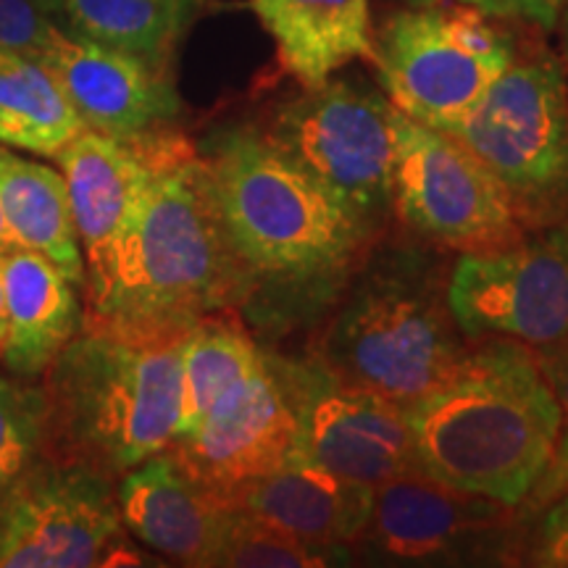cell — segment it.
<instances>
[{"instance_id":"d4e9b609","label":"cell","mask_w":568,"mask_h":568,"mask_svg":"<svg viewBox=\"0 0 568 568\" xmlns=\"http://www.w3.org/2000/svg\"><path fill=\"white\" fill-rule=\"evenodd\" d=\"M351 564V548L305 542L232 506L211 568H326Z\"/></svg>"},{"instance_id":"ba28073f","label":"cell","mask_w":568,"mask_h":568,"mask_svg":"<svg viewBox=\"0 0 568 568\" xmlns=\"http://www.w3.org/2000/svg\"><path fill=\"white\" fill-rule=\"evenodd\" d=\"M495 21L460 0L389 17L372 53L387 101L418 124H456L518 55L514 34Z\"/></svg>"},{"instance_id":"9c48e42d","label":"cell","mask_w":568,"mask_h":568,"mask_svg":"<svg viewBox=\"0 0 568 568\" xmlns=\"http://www.w3.org/2000/svg\"><path fill=\"white\" fill-rule=\"evenodd\" d=\"M527 529L518 506L403 474L376 487L351 552L368 566H518Z\"/></svg>"},{"instance_id":"e0dca14e","label":"cell","mask_w":568,"mask_h":568,"mask_svg":"<svg viewBox=\"0 0 568 568\" xmlns=\"http://www.w3.org/2000/svg\"><path fill=\"white\" fill-rule=\"evenodd\" d=\"M374 485L347 479L293 450L280 468L232 495L230 506L326 548H351L368 524Z\"/></svg>"},{"instance_id":"f1b7e54d","label":"cell","mask_w":568,"mask_h":568,"mask_svg":"<svg viewBox=\"0 0 568 568\" xmlns=\"http://www.w3.org/2000/svg\"><path fill=\"white\" fill-rule=\"evenodd\" d=\"M460 3L474 6L497 21L535 24L542 32L556 30L560 11H564V0H460Z\"/></svg>"},{"instance_id":"3957f363","label":"cell","mask_w":568,"mask_h":568,"mask_svg":"<svg viewBox=\"0 0 568 568\" xmlns=\"http://www.w3.org/2000/svg\"><path fill=\"white\" fill-rule=\"evenodd\" d=\"M416 474L521 506L548 468L564 410L529 345L474 339L456 368L403 406Z\"/></svg>"},{"instance_id":"52a82bcc","label":"cell","mask_w":568,"mask_h":568,"mask_svg":"<svg viewBox=\"0 0 568 568\" xmlns=\"http://www.w3.org/2000/svg\"><path fill=\"white\" fill-rule=\"evenodd\" d=\"M393 103L366 84L326 80L276 105L258 126L372 237L393 219Z\"/></svg>"},{"instance_id":"4dcf8cb0","label":"cell","mask_w":568,"mask_h":568,"mask_svg":"<svg viewBox=\"0 0 568 568\" xmlns=\"http://www.w3.org/2000/svg\"><path fill=\"white\" fill-rule=\"evenodd\" d=\"M531 351H535L539 372H542L560 410H564V424H568V332L548 345L531 347Z\"/></svg>"},{"instance_id":"6da1fadb","label":"cell","mask_w":568,"mask_h":568,"mask_svg":"<svg viewBox=\"0 0 568 568\" xmlns=\"http://www.w3.org/2000/svg\"><path fill=\"white\" fill-rule=\"evenodd\" d=\"M197 153L245 276L240 318L247 329L276 343L322 326L376 237L258 124L219 126Z\"/></svg>"},{"instance_id":"7402d4cb","label":"cell","mask_w":568,"mask_h":568,"mask_svg":"<svg viewBox=\"0 0 568 568\" xmlns=\"http://www.w3.org/2000/svg\"><path fill=\"white\" fill-rule=\"evenodd\" d=\"M84 130L45 61L0 48V145L55 159Z\"/></svg>"},{"instance_id":"83f0119b","label":"cell","mask_w":568,"mask_h":568,"mask_svg":"<svg viewBox=\"0 0 568 568\" xmlns=\"http://www.w3.org/2000/svg\"><path fill=\"white\" fill-rule=\"evenodd\" d=\"M521 564L568 568V495L529 518Z\"/></svg>"},{"instance_id":"ac0fdd59","label":"cell","mask_w":568,"mask_h":568,"mask_svg":"<svg viewBox=\"0 0 568 568\" xmlns=\"http://www.w3.org/2000/svg\"><path fill=\"white\" fill-rule=\"evenodd\" d=\"M67 182L71 219L80 237L84 274L103 264L130 222L153 166L138 148L84 130L55 155Z\"/></svg>"},{"instance_id":"ffe728a7","label":"cell","mask_w":568,"mask_h":568,"mask_svg":"<svg viewBox=\"0 0 568 568\" xmlns=\"http://www.w3.org/2000/svg\"><path fill=\"white\" fill-rule=\"evenodd\" d=\"M276 59L303 88H316L358 59H372V0H247Z\"/></svg>"},{"instance_id":"7a4b0ae2","label":"cell","mask_w":568,"mask_h":568,"mask_svg":"<svg viewBox=\"0 0 568 568\" xmlns=\"http://www.w3.org/2000/svg\"><path fill=\"white\" fill-rule=\"evenodd\" d=\"M82 322L140 335H187L201 318L237 311L245 276L197 153L153 166L103 264L84 274Z\"/></svg>"},{"instance_id":"30bf717a","label":"cell","mask_w":568,"mask_h":568,"mask_svg":"<svg viewBox=\"0 0 568 568\" xmlns=\"http://www.w3.org/2000/svg\"><path fill=\"white\" fill-rule=\"evenodd\" d=\"M126 537L116 481L40 456L0 487V568L142 566Z\"/></svg>"},{"instance_id":"2e32d148","label":"cell","mask_w":568,"mask_h":568,"mask_svg":"<svg viewBox=\"0 0 568 568\" xmlns=\"http://www.w3.org/2000/svg\"><path fill=\"white\" fill-rule=\"evenodd\" d=\"M126 531L180 566L211 568L230 503L190 477L169 450L142 460L116 479Z\"/></svg>"},{"instance_id":"5b68a950","label":"cell","mask_w":568,"mask_h":568,"mask_svg":"<svg viewBox=\"0 0 568 568\" xmlns=\"http://www.w3.org/2000/svg\"><path fill=\"white\" fill-rule=\"evenodd\" d=\"M184 337L82 322L42 374L45 456L116 481L169 450L180 424Z\"/></svg>"},{"instance_id":"8992f818","label":"cell","mask_w":568,"mask_h":568,"mask_svg":"<svg viewBox=\"0 0 568 568\" xmlns=\"http://www.w3.org/2000/svg\"><path fill=\"white\" fill-rule=\"evenodd\" d=\"M443 132L500 184L524 230L568 216V74L558 55L518 53Z\"/></svg>"},{"instance_id":"f546056e","label":"cell","mask_w":568,"mask_h":568,"mask_svg":"<svg viewBox=\"0 0 568 568\" xmlns=\"http://www.w3.org/2000/svg\"><path fill=\"white\" fill-rule=\"evenodd\" d=\"M564 495H568V424H564V429H560L558 445L556 450H552L548 468H545L535 489H531L527 500H524L518 508H521L524 516L531 518Z\"/></svg>"},{"instance_id":"4316f807","label":"cell","mask_w":568,"mask_h":568,"mask_svg":"<svg viewBox=\"0 0 568 568\" xmlns=\"http://www.w3.org/2000/svg\"><path fill=\"white\" fill-rule=\"evenodd\" d=\"M55 21L34 0H0V48L42 59Z\"/></svg>"},{"instance_id":"cb8c5ba5","label":"cell","mask_w":568,"mask_h":568,"mask_svg":"<svg viewBox=\"0 0 568 568\" xmlns=\"http://www.w3.org/2000/svg\"><path fill=\"white\" fill-rule=\"evenodd\" d=\"M201 0H63L69 30L169 69Z\"/></svg>"},{"instance_id":"484cf974","label":"cell","mask_w":568,"mask_h":568,"mask_svg":"<svg viewBox=\"0 0 568 568\" xmlns=\"http://www.w3.org/2000/svg\"><path fill=\"white\" fill-rule=\"evenodd\" d=\"M45 389L32 379L0 372V487L45 456Z\"/></svg>"},{"instance_id":"9a60e30c","label":"cell","mask_w":568,"mask_h":568,"mask_svg":"<svg viewBox=\"0 0 568 568\" xmlns=\"http://www.w3.org/2000/svg\"><path fill=\"white\" fill-rule=\"evenodd\" d=\"M88 130L142 148L180 132L182 101L169 69L55 27L42 59Z\"/></svg>"},{"instance_id":"d6a6232c","label":"cell","mask_w":568,"mask_h":568,"mask_svg":"<svg viewBox=\"0 0 568 568\" xmlns=\"http://www.w3.org/2000/svg\"><path fill=\"white\" fill-rule=\"evenodd\" d=\"M6 343V293H3V253H0V353Z\"/></svg>"},{"instance_id":"4fadbf2b","label":"cell","mask_w":568,"mask_h":568,"mask_svg":"<svg viewBox=\"0 0 568 568\" xmlns=\"http://www.w3.org/2000/svg\"><path fill=\"white\" fill-rule=\"evenodd\" d=\"M453 316L466 339L542 347L568 332V216L527 230L493 253H460L450 268Z\"/></svg>"},{"instance_id":"1f68e13d","label":"cell","mask_w":568,"mask_h":568,"mask_svg":"<svg viewBox=\"0 0 568 568\" xmlns=\"http://www.w3.org/2000/svg\"><path fill=\"white\" fill-rule=\"evenodd\" d=\"M13 247H19L17 237H13L9 219H6L3 205H0V253H9V251H13Z\"/></svg>"},{"instance_id":"277c9868","label":"cell","mask_w":568,"mask_h":568,"mask_svg":"<svg viewBox=\"0 0 568 568\" xmlns=\"http://www.w3.org/2000/svg\"><path fill=\"white\" fill-rule=\"evenodd\" d=\"M450 268L443 247L385 232L355 266L311 353L400 406L429 393L471 345L453 316Z\"/></svg>"},{"instance_id":"836d02e7","label":"cell","mask_w":568,"mask_h":568,"mask_svg":"<svg viewBox=\"0 0 568 568\" xmlns=\"http://www.w3.org/2000/svg\"><path fill=\"white\" fill-rule=\"evenodd\" d=\"M42 11H48L51 17H61L63 13V0H34Z\"/></svg>"},{"instance_id":"e575fe53","label":"cell","mask_w":568,"mask_h":568,"mask_svg":"<svg viewBox=\"0 0 568 568\" xmlns=\"http://www.w3.org/2000/svg\"><path fill=\"white\" fill-rule=\"evenodd\" d=\"M558 24H560V30H564V55L568 63V0H564V11H560Z\"/></svg>"},{"instance_id":"d6986e66","label":"cell","mask_w":568,"mask_h":568,"mask_svg":"<svg viewBox=\"0 0 568 568\" xmlns=\"http://www.w3.org/2000/svg\"><path fill=\"white\" fill-rule=\"evenodd\" d=\"M6 343L0 361L21 379H38L82 329V290L45 255L13 247L3 253Z\"/></svg>"},{"instance_id":"d590c367","label":"cell","mask_w":568,"mask_h":568,"mask_svg":"<svg viewBox=\"0 0 568 568\" xmlns=\"http://www.w3.org/2000/svg\"><path fill=\"white\" fill-rule=\"evenodd\" d=\"M410 6H432V3H443V0H408Z\"/></svg>"},{"instance_id":"7c38bea8","label":"cell","mask_w":568,"mask_h":568,"mask_svg":"<svg viewBox=\"0 0 568 568\" xmlns=\"http://www.w3.org/2000/svg\"><path fill=\"white\" fill-rule=\"evenodd\" d=\"M295 414V450L366 485L416 474L410 429L400 403L355 387L314 353L264 347Z\"/></svg>"},{"instance_id":"44dd1931","label":"cell","mask_w":568,"mask_h":568,"mask_svg":"<svg viewBox=\"0 0 568 568\" xmlns=\"http://www.w3.org/2000/svg\"><path fill=\"white\" fill-rule=\"evenodd\" d=\"M0 205L17 245L51 258L82 290L84 258L63 174L0 145Z\"/></svg>"},{"instance_id":"8fae6325","label":"cell","mask_w":568,"mask_h":568,"mask_svg":"<svg viewBox=\"0 0 568 568\" xmlns=\"http://www.w3.org/2000/svg\"><path fill=\"white\" fill-rule=\"evenodd\" d=\"M393 216L453 253H493L521 237L506 193L460 142L393 105Z\"/></svg>"},{"instance_id":"603a6c76","label":"cell","mask_w":568,"mask_h":568,"mask_svg":"<svg viewBox=\"0 0 568 568\" xmlns=\"http://www.w3.org/2000/svg\"><path fill=\"white\" fill-rule=\"evenodd\" d=\"M264 345L237 311H219L197 322L182 343V406L176 437L201 424L226 389L264 364ZM174 437V439H176Z\"/></svg>"},{"instance_id":"5bb4252c","label":"cell","mask_w":568,"mask_h":568,"mask_svg":"<svg viewBox=\"0 0 568 568\" xmlns=\"http://www.w3.org/2000/svg\"><path fill=\"white\" fill-rule=\"evenodd\" d=\"M295 435V414L264 355V364L226 389L169 453L197 485L230 503L234 493L290 458Z\"/></svg>"}]
</instances>
